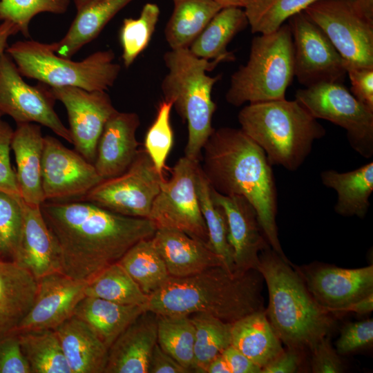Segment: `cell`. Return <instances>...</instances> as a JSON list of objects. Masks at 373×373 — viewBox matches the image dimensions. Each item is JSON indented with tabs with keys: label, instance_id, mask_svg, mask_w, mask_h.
<instances>
[{
	"label": "cell",
	"instance_id": "cell-39",
	"mask_svg": "<svg viewBox=\"0 0 373 373\" xmlns=\"http://www.w3.org/2000/svg\"><path fill=\"white\" fill-rule=\"evenodd\" d=\"M317 0H243L252 33L268 34Z\"/></svg>",
	"mask_w": 373,
	"mask_h": 373
},
{
	"label": "cell",
	"instance_id": "cell-28",
	"mask_svg": "<svg viewBox=\"0 0 373 373\" xmlns=\"http://www.w3.org/2000/svg\"><path fill=\"white\" fill-rule=\"evenodd\" d=\"M144 311V306L119 304L86 296L75 307L74 315L86 323L108 350Z\"/></svg>",
	"mask_w": 373,
	"mask_h": 373
},
{
	"label": "cell",
	"instance_id": "cell-17",
	"mask_svg": "<svg viewBox=\"0 0 373 373\" xmlns=\"http://www.w3.org/2000/svg\"><path fill=\"white\" fill-rule=\"evenodd\" d=\"M309 293L325 309L345 312L353 303L373 293V265L345 269L316 265L296 269Z\"/></svg>",
	"mask_w": 373,
	"mask_h": 373
},
{
	"label": "cell",
	"instance_id": "cell-13",
	"mask_svg": "<svg viewBox=\"0 0 373 373\" xmlns=\"http://www.w3.org/2000/svg\"><path fill=\"white\" fill-rule=\"evenodd\" d=\"M55 100L48 86L27 84L10 57L5 52L0 56V113L17 124L35 123L48 127L73 144L69 128L54 109Z\"/></svg>",
	"mask_w": 373,
	"mask_h": 373
},
{
	"label": "cell",
	"instance_id": "cell-30",
	"mask_svg": "<svg viewBox=\"0 0 373 373\" xmlns=\"http://www.w3.org/2000/svg\"><path fill=\"white\" fill-rule=\"evenodd\" d=\"M322 183L337 194L335 212L343 217L364 218L373 191V162L344 173L333 169L321 172Z\"/></svg>",
	"mask_w": 373,
	"mask_h": 373
},
{
	"label": "cell",
	"instance_id": "cell-31",
	"mask_svg": "<svg viewBox=\"0 0 373 373\" xmlns=\"http://www.w3.org/2000/svg\"><path fill=\"white\" fill-rule=\"evenodd\" d=\"M249 25L242 7L231 6L222 8L209 22L189 49L196 57L208 60H235L227 50L231 40Z\"/></svg>",
	"mask_w": 373,
	"mask_h": 373
},
{
	"label": "cell",
	"instance_id": "cell-10",
	"mask_svg": "<svg viewBox=\"0 0 373 373\" xmlns=\"http://www.w3.org/2000/svg\"><path fill=\"white\" fill-rule=\"evenodd\" d=\"M303 12L329 39L346 70L373 67V19L351 0H317Z\"/></svg>",
	"mask_w": 373,
	"mask_h": 373
},
{
	"label": "cell",
	"instance_id": "cell-22",
	"mask_svg": "<svg viewBox=\"0 0 373 373\" xmlns=\"http://www.w3.org/2000/svg\"><path fill=\"white\" fill-rule=\"evenodd\" d=\"M157 319V314L144 311L115 339L108 350L104 373H149Z\"/></svg>",
	"mask_w": 373,
	"mask_h": 373
},
{
	"label": "cell",
	"instance_id": "cell-29",
	"mask_svg": "<svg viewBox=\"0 0 373 373\" xmlns=\"http://www.w3.org/2000/svg\"><path fill=\"white\" fill-rule=\"evenodd\" d=\"M231 345L261 369L285 350L265 309L251 313L232 323Z\"/></svg>",
	"mask_w": 373,
	"mask_h": 373
},
{
	"label": "cell",
	"instance_id": "cell-45",
	"mask_svg": "<svg viewBox=\"0 0 373 373\" xmlns=\"http://www.w3.org/2000/svg\"><path fill=\"white\" fill-rule=\"evenodd\" d=\"M14 130L0 117V191L20 197L15 171L10 157Z\"/></svg>",
	"mask_w": 373,
	"mask_h": 373
},
{
	"label": "cell",
	"instance_id": "cell-40",
	"mask_svg": "<svg viewBox=\"0 0 373 373\" xmlns=\"http://www.w3.org/2000/svg\"><path fill=\"white\" fill-rule=\"evenodd\" d=\"M160 10L153 3H146L137 18H126L119 30L124 65L128 68L148 46L159 19Z\"/></svg>",
	"mask_w": 373,
	"mask_h": 373
},
{
	"label": "cell",
	"instance_id": "cell-51",
	"mask_svg": "<svg viewBox=\"0 0 373 373\" xmlns=\"http://www.w3.org/2000/svg\"><path fill=\"white\" fill-rule=\"evenodd\" d=\"M222 354L231 373H261L262 369L259 366L232 345L225 349Z\"/></svg>",
	"mask_w": 373,
	"mask_h": 373
},
{
	"label": "cell",
	"instance_id": "cell-27",
	"mask_svg": "<svg viewBox=\"0 0 373 373\" xmlns=\"http://www.w3.org/2000/svg\"><path fill=\"white\" fill-rule=\"evenodd\" d=\"M133 0H90L77 10L68 32L59 41L51 43L55 52L70 58L95 39L109 21Z\"/></svg>",
	"mask_w": 373,
	"mask_h": 373
},
{
	"label": "cell",
	"instance_id": "cell-54",
	"mask_svg": "<svg viewBox=\"0 0 373 373\" xmlns=\"http://www.w3.org/2000/svg\"><path fill=\"white\" fill-rule=\"evenodd\" d=\"M204 373H231L222 354L218 355L207 365Z\"/></svg>",
	"mask_w": 373,
	"mask_h": 373
},
{
	"label": "cell",
	"instance_id": "cell-9",
	"mask_svg": "<svg viewBox=\"0 0 373 373\" xmlns=\"http://www.w3.org/2000/svg\"><path fill=\"white\" fill-rule=\"evenodd\" d=\"M295 99L314 117L344 128L351 147L365 158L373 155V110L343 83L322 82L296 90Z\"/></svg>",
	"mask_w": 373,
	"mask_h": 373
},
{
	"label": "cell",
	"instance_id": "cell-21",
	"mask_svg": "<svg viewBox=\"0 0 373 373\" xmlns=\"http://www.w3.org/2000/svg\"><path fill=\"white\" fill-rule=\"evenodd\" d=\"M140 119L135 113H115L106 122L98 141L94 166L108 179L125 173L137 152L136 139Z\"/></svg>",
	"mask_w": 373,
	"mask_h": 373
},
{
	"label": "cell",
	"instance_id": "cell-12",
	"mask_svg": "<svg viewBox=\"0 0 373 373\" xmlns=\"http://www.w3.org/2000/svg\"><path fill=\"white\" fill-rule=\"evenodd\" d=\"M164 180L146 151L138 150L125 173L102 180L78 200L120 215L149 218Z\"/></svg>",
	"mask_w": 373,
	"mask_h": 373
},
{
	"label": "cell",
	"instance_id": "cell-4",
	"mask_svg": "<svg viewBox=\"0 0 373 373\" xmlns=\"http://www.w3.org/2000/svg\"><path fill=\"white\" fill-rule=\"evenodd\" d=\"M257 270L268 290L265 314L283 344L304 351L329 336L332 313L316 301L288 260L269 247L260 253Z\"/></svg>",
	"mask_w": 373,
	"mask_h": 373
},
{
	"label": "cell",
	"instance_id": "cell-26",
	"mask_svg": "<svg viewBox=\"0 0 373 373\" xmlns=\"http://www.w3.org/2000/svg\"><path fill=\"white\" fill-rule=\"evenodd\" d=\"M55 331L72 373H104L108 349L86 323L73 315Z\"/></svg>",
	"mask_w": 373,
	"mask_h": 373
},
{
	"label": "cell",
	"instance_id": "cell-57",
	"mask_svg": "<svg viewBox=\"0 0 373 373\" xmlns=\"http://www.w3.org/2000/svg\"><path fill=\"white\" fill-rule=\"evenodd\" d=\"M90 1V0H73L77 10L82 8L83 6H84L86 3H87Z\"/></svg>",
	"mask_w": 373,
	"mask_h": 373
},
{
	"label": "cell",
	"instance_id": "cell-16",
	"mask_svg": "<svg viewBox=\"0 0 373 373\" xmlns=\"http://www.w3.org/2000/svg\"><path fill=\"white\" fill-rule=\"evenodd\" d=\"M50 88L66 107L75 151L94 164L98 141L108 119L117 111L105 91L78 87Z\"/></svg>",
	"mask_w": 373,
	"mask_h": 373
},
{
	"label": "cell",
	"instance_id": "cell-48",
	"mask_svg": "<svg viewBox=\"0 0 373 373\" xmlns=\"http://www.w3.org/2000/svg\"><path fill=\"white\" fill-rule=\"evenodd\" d=\"M351 93L362 104L373 110V67L347 69Z\"/></svg>",
	"mask_w": 373,
	"mask_h": 373
},
{
	"label": "cell",
	"instance_id": "cell-49",
	"mask_svg": "<svg viewBox=\"0 0 373 373\" xmlns=\"http://www.w3.org/2000/svg\"><path fill=\"white\" fill-rule=\"evenodd\" d=\"M303 351L287 348L262 369L261 373H295L302 363Z\"/></svg>",
	"mask_w": 373,
	"mask_h": 373
},
{
	"label": "cell",
	"instance_id": "cell-34",
	"mask_svg": "<svg viewBox=\"0 0 373 373\" xmlns=\"http://www.w3.org/2000/svg\"><path fill=\"white\" fill-rule=\"evenodd\" d=\"M118 262L149 296L160 288L170 277L152 238L137 242Z\"/></svg>",
	"mask_w": 373,
	"mask_h": 373
},
{
	"label": "cell",
	"instance_id": "cell-7",
	"mask_svg": "<svg viewBox=\"0 0 373 373\" xmlns=\"http://www.w3.org/2000/svg\"><path fill=\"white\" fill-rule=\"evenodd\" d=\"M294 77L292 36L289 24L283 23L254 37L249 59L231 75L225 99L235 106L283 99Z\"/></svg>",
	"mask_w": 373,
	"mask_h": 373
},
{
	"label": "cell",
	"instance_id": "cell-37",
	"mask_svg": "<svg viewBox=\"0 0 373 373\" xmlns=\"http://www.w3.org/2000/svg\"><path fill=\"white\" fill-rule=\"evenodd\" d=\"M86 296L124 305L144 306L149 300L135 281L117 262L87 283Z\"/></svg>",
	"mask_w": 373,
	"mask_h": 373
},
{
	"label": "cell",
	"instance_id": "cell-19",
	"mask_svg": "<svg viewBox=\"0 0 373 373\" xmlns=\"http://www.w3.org/2000/svg\"><path fill=\"white\" fill-rule=\"evenodd\" d=\"M214 202L224 212L228 226V242L233 252L235 271L258 269L260 253L271 247L251 204L240 195H225L211 186Z\"/></svg>",
	"mask_w": 373,
	"mask_h": 373
},
{
	"label": "cell",
	"instance_id": "cell-47",
	"mask_svg": "<svg viewBox=\"0 0 373 373\" xmlns=\"http://www.w3.org/2000/svg\"><path fill=\"white\" fill-rule=\"evenodd\" d=\"M0 373H31L16 332L0 338Z\"/></svg>",
	"mask_w": 373,
	"mask_h": 373
},
{
	"label": "cell",
	"instance_id": "cell-38",
	"mask_svg": "<svg viewBox=\"0 0 373 373\" xmlns=\"http://www.w3.org/2000/svg\"><path fill=\"white\" fill-rule=\"evenodd\" d=\"M157 343L191 372L195 327L189 315H157Z\"/></svg>",
	"mask_w": 373,
	"mask_h": 373
},
{
	"label": "cell",
	"instance_id": "cell-3",
	"mask_svg": "<svg viewBox=\"0 0 373 373\" xmlns=\"http://www.w3.org/2000/svg\"><path fill=\"white\" fill-rule=\"evenodd\" d=\"M262 282L258 270L230 271L222 266L189 276H170L149 296L144 309L157 315L202 312L233 323L265 309Z\"/></svg>",
	"mask_w": 373,
	"mask_h": 373
},
{
	"label": "cell",
	"instance_id": "cell-43",
	"mask_svg": "<svg viewBox=\"0 0 373 373\" xmlns=\"http://www.w3.org/2000/svg\"><path fill=\"white\" fill-rule=\"evenodd\" d=\"M22 223L21 197L0 191V258L11 260L14 258Z\"/></svg>",
	"mask_w": 373,
	"mask_h": 373
},
{
	"label": "cell",
	"instance_id": "cell-23",
	"mask_svg": "<svg viewBox=\"0 0 373 373\" xmlns=\"http://www.w3.org/2000/svg\"><path fill=\"white\" fill-rule=\"evenodd\" d=\"M152 240L171 277L189 276L214 267H225L222 259L207 245L182 231L157 229Z\"/></svg>",
	"mask_w": 373,
	"mask_h": 373
},
{
	"label": "cell",
	"instance_id": "cell-36",
	"mask_svg": "<svg viewBox=\"0 0 373 373\" xmlns=\"http://www.w3.org/2000/svg\"><path fill=\"white\" fill-rule=\"evenodd\" d=\"M196 189L201 212L208 231L209 247L223 260L224 267L235 271L233 252L228 242V226L222 209L211 195V188L199 163L195 175Z\"/></svg>",
	"mask_w": 373,
	"mask_h": 373
},
{
	"label": "cell",
	"instance_id": "cell-50",
	"mask_svg": "<svg viewBox=\"0 0 373 373\" xmlns=\"http://www.w3.org/2000/svg\"><path fill=\"white\" fill-rule=\"evenodd\" d=\"M189 371L165 352L157 343L153 347L149 363V373H187Z\"/></svg>",
	"mask_w": 373,
	"mask_h": 373
},
{
	"label": "cell",
	"instance_id": "cell-20",
	"mask_svg": "<svg viewBox=\"0 0 373 373\" xmlns=\"http://www.w3.org/2000/svg\"><path fill=\"white\" fill-rule=\"evenodd\" d=\"M21 206L23 223L12 260L30 271L37 279L61 271L59 246L46 224L40 206L27 204L22 199Z\"/></svg>",
	"mask_w": 373,
	"mask_h": 373
},
{
	"label": "cell",
	"instance_id": "cell-55",
	"mask_svg": "<svg viewBox=\"0 0 373 373\" xmlns=\"http://www.w3.org/2000/svg\"><path fill=\"white\" fill-rule=\"evenodd\" d=\"M365 15L373 19V0H351Z\"/></svg>",
	"mask_w": 373,
	"mask_h": 373
},
{
	"label": "cell",
	"instance_id": "cell-41",
	"mask_svg": "<svg viewBox=\"0 0 373 373\" xmlns=\"http://www.w3.org/2000/svg\"><path fill=\"white\" fill-rule=\"evenodd\" d=\"M70 0H0V21L13 23L26 37L32 18L42 12L64 14Z\"/></svg>",
	"mask_w": 373,
	"mask_h": 373
},
{
	"label": "cell",
	"instance_id": "cell-14",
	"mask_svg": "<svg viewBox=\"0 0 373 373\" xmlns=\"http://www.w3.org/2000/svg\"><path fill=\"white\" fill-rule=\"evenodd\" d=\"M294 46V77L305 87L322 82L343 83L345 62L327 37L305 14L288 19Z\"/></svg>",
	"mask_w": 373,
	"mask_h": 373
},
{
	"label": "cell",
	"instance_id": "cell-25",
	"mask_svg": "<svg viewBox=\"0 0 373 373\" xmlns=\"http://www.w3.org/2000/svg\"><path fill=\"white\" fill-rule=\"evenodd\" d=\"M37 287L30 271L0 258V338L17 330L34 303Z\"/></svg>",
	"mask_w": 373,
	"mask_h": 373
},
{
	"label": "cell",
	"instance_id": "cell-35",
	"mask_svg": "<svg viewBox=\"0 0 373 373\" xmlns=\"http://www.w3.org/2000/svg\"><path fill=\"white\" fill-rule=\"evenodd\" d=\"M189 316L195 327L191 372L204 373L208 364L231 345L232 323L202 312Z\"/></svg>",
	"mask_w": 373,
	"mask_h": 373
},
{
	"label": "cell",
	"instance_id": "cell-53",
	"mask_svg": "<svg viewBox=\"0 0 373 373\" xmlns=\"http://www.w3.org/2000/svg\"><path fill=\"white\" fill-rule=\"evenodd\" d=\"M373 310V293L360 299L348 307L345 312H354L357 314H366Z\"/></svg>",
	"mask_w": 373,
	"mask_h": 373
},
{
	"label": "cell",
	"instance_id": "cell-18",
	"mask_svg": "<svg viewBox=\"0 0 373 373\" xmlns=\"http://www.w3.org/2000/svg\"><path fill=\"white\" fill-rule=\"evenodd\" d=\"M37 283L34 303L15 332L55 329L74 315L75 307L86 296L87 283L61 271L45 275Z\"/></svg>",
	"mask_w": 373,
	"mask_h": 373
},
{
	"label": "cell",
	"instance_id": "cell-52",
	"mask_svg": "<svg viewBox=\"0 0 373 373\" xmlns=\"http://www.w3.org/2000/svg\"><path fill=\"white\" fill-rule=\"evenodd\" d=\"M19 32L17 27L8 21H1L0 24V56L7 48L8 39Z\"/></svg>",
	"mask_w": 373,
	"mask_h": 373
},
{
	"label": "cell",
	"instance_id": "cell-11",
	"mask_svg": "<svg viewBox=\"0 0 373 373\" xmlns=\"http://www.w3.org/2000/svg\"><path fill=\"white\" fill-rule=\"evenodd\" d=\"M199 162L179 159L169 180L162 182L149 216L157 229L182 231L208 245L209 236L201 212L195 175Z\"/></svg>",
	"mask_w": 373,
	"mask_h": 373
},
{
	"label": "cell",
	"instance_id": "cell-1",
	"mask_svg": "<svg viewBox=\"0 0 373 373\" xmlns=\"http://www.w3.org/2000/svg\"><path fill=\"white\" fill-rule=\"evenodd\" d=\"M40 207L59 246L61 271L86 283L157 229L149 218L120 215L86 201L46 200Z\"/></svg>",
	"mask_w": 373,
	"mask_h": 373
},
{
	"label": "cell",
	"instance_id": "cell-33",
	"mask_svg": "<svg viewBox=\"0 0 373 373\" xmlns=\"http://www.w3.org/2000/svg\"><path fill=\"white\" fill-rule=\"evenodd\" d=\"M16 333L31 373H72L55 329Z\"/></svg>",
	"mask_w": 373,
	"mask_h": 373
},
{
	"label": "cell",
	"instance_id": "cell-5",
	"mask_svg": "<svg viewBox=\"0 0 373 373\" xmlns=\"http://www.w3.org/2000/svg\"><path fill=\"white\" fill-rule=\"evenodd\" d=\"M240 129L265 152L270 164L297 170L324 127L296 99L251 103L239 112Z\"/></svg>",
	"mask_w": 373,
	"mask_h": 373
},
{
	"label": "cell",
	"instance_id": "cell-15",
	"mask_svg": "<svg viewBox=\"0 0 373 373\" xmlns=\"http://www.w3.org/2000/svg\"><path fill=\"white\" fill-rule=\"evenodd\" d=\"M102 180L94 164L57 138L44 136L41 182L45 201L79 199Z\"/></svg>",
	"mask_w": 373,
	"mask_h": 373
},
{
	"label": "cell",
	"instance_id": "cell-44",
	"mask_svg": "<svg viewBox=\"0 0 373 373\" xmlns=\"http://www.w3.org/2000/svg\"><path fill=\"white\" fill-rule=\"evenodd\" d=\"M372 343L373 321L369 318L345 325L336 341L335 350L344 356L370 347Z\"/></svg>",
	"mask_w": 373,
	"mask_h": 373
},
{
	"label": "cell",
	"instance_id": "cell-56",
	"mask_svg": "<svg viewBox=\"0 0 373 373\" xmlns=\"http://www.w3.org/2000/svg\"><path fill=\"white\" fill-rule=\"evenodd\" d=\"M224 7L235 6L242 7L243 0H215Z\"/></svg>",
	"mask_w": 373,
	"mask_h": 373
},
{
	"label": "cell",
	"instance_id": "cell-2",
	"mask_svg": "<svg viewBox=\"0 0 373 373\" xmlns=\"http://www.w3.org/2000/svg\"><path fill=\"white\" fill-rule=\"evenodd\" d=\"M201 169L211 186L225 195H240L256 211L271 248L285 260L278 238L277 189L264 151L240 128L214 129L202 152Z\"/></svg>",
	"mask_w": 373,
	"mask_h": 373
},
{
	"label": "cell",
	"instance_id": "cell-46",
	"mask_svg": "<svg viewBox=\"0 0 373 373\" xmlns=\"http://www.w3.org/2000/svg\"><path fill=\"white\" fill-rule=\"evenodd\" d=\"M309 350L312 372L341 373L345 371L341 355L332 345L329 336L322 338Z\"/></svg>",
	"mask_w": 373,
	"mask_h": 373
},
{
	"label": "cell",
	"instance_id": "cell-6",
	"mask_svg": "<svg viewBox=\"0 0 373 373\" xmlns=\"http://www.w3.org/2000/svg\"><path fill=\"white\" fill-rule=\"evenodd\" d=\"M164 61L168 68L161 84L164 99L171 101L187 122L184 156L199 162L202 148L214 130L211 121L216 106L211 91L221 77L209 76L206 72L222 61L198 57L188 48L171 49L164 55Z\"/></svg>",
	"mask_w": 373,
	"mask_h": 373
},
{
	"label": "cell",
	"instance_id": "cell-8",
	"mask_svg": "<svg viewBox=\"0 0 373 373\" xmlns=\"http://www.w3.org/2000/svg\"><path fill=\"white\" fill-rule=\"evenodd\" d=\"M6 53L22 76L47 86H72L88 91H106L115 82L121 66L115 63L112 50L97 51L82 61L57 55L51 44L35 40L17 41Z\"/></svg>",
	"mask_w": 373,
	"mask_h": 373
},
{
	"label": "cell",
	"instance_id": "cell-42",
	"mask_svg": "<svg viewBox=\"0 0 373 373\" xmlns=\"http://www.w3.org/2000/svg\"><path fill=\"white\" fill-rule=\"evenodd\" d=\"M171 101L164 99L159 105L156 117L148 129L144 139V150L156 169L164 176L166 160L173 143L171 124Z\"/></svg>",
	"mask_w": 373,
	"mask_h": 373
},
{
	"label": "cell",
	"instance_id": "cell-32",
	"mask_svg": "<svg viewBox=\"0 0 373 373\" xmlns=\"http://www.w3.org/2000/svg\"><path fill=\"white\" fill-rule=\"evenodd\" d=\"M173 10L164 29L171 49L186 48L224 6L215 0H173Z\"/></svg>",
	"mask_w": 373,
	"mask_h": 373
},
{
	"label": "cell",
	"instance_id": "cell-24",
	"mask_svg": "<svg viewBox=\"0 0 373 373\" xmlns=\"http://www.w3.org/2000/svg\"><path fill=\"white\" fill-rule=\"evenodd\" d=\"M11 142L17 164L15 171L21 198L32 206L45 202L41 164L44 136L35 123L17 124Z\"/></svg>",
	"mask_w": 373,
	"mask_h": 373
},
{
	"label": "cell",
	"instance_id": "cell-58",
	"mask_svg": "<svg viewBox=\"0 0 373 373\" xmlns=\"http://www.w3.org/2000/svg\"><path fill=\"white\" fill-rule=\"evenodd\" d=\"M2 115H3L0 113V117H1Z\"/></svg>",
	"mask_w": 373,
	"mask_h": 373
}]
</instances>
